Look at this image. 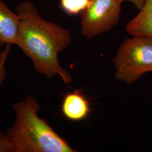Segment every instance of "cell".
Segmentation results:
<instances>
[{
  "label": "cell",
  "mask_w": 152,
  "mask_h": 152,
  "mask_svg": "<svg viewBox=\"0 0 152 152\" xmlns=\"http://www.w3.org/2000/svg\"><path fill=\"white\" fill-rule=\"evenodd\" d=\"M16 12L20 20L16 45L31 60L35 71L48 79L59 76L66 84L71 83L72 76L58 60V54L72 42L70 31L44 20L29 1L18 4Z\"/></svg>",
  "instance_id": "cell-1"
},
{
  "label": "cell",
  "mask_w": 152,
  "mask_h": 152,
  "mask_svg": "<svg viewBox=\"0 0 152 152\" xmlns=\"http://www.w3.org/2000/svg\"><path fill=\"white\" fill-rule=\"evenodd\" d=\"M15 117L6 131L13 152H76L48 122L38 116L40 106L32 95L12 105Z\"/></svg>",
  "instance_id": "cell-2"
},
{
  "label": "cell",
  "mask_w": 152,
  "mask_h": 152,
  "mask_svg": "<svg viewBox=\"0 0 152 152\" xmlns=\"http://www.w3.org/2000/svg\"><path fill=\"white\" fill-rule=\"evenodd\" d=\"M132 36L125 39L113 59L115 78L129 85L152 72V37Z\"/></svg>",
  "instance_id": "cell-3"
},
{
  "label": "cell",
  "mask_w": 152,
  "mask_h": 152,
  "mask_svg": "<svg viewBox=\"0 0 152 152\" xmlns=\"http://www.w3.org/2000/svg\"><path fill=\"white\" fill-rule=\"evenodd\" d=\"M121 4L119 0H91L80 14L82 36L91 39L113 29L120 21Z\"/></svg>",
  "instance_id": "cell-4"
},
{
  "label": "cell",
  "mask_w": 152,
  "mask_h": 152,
  "mask_svg": "<svg viewBox=\"0 0 152 152\" xmlns=\"http://www.w3.org/2000/svg\"><path fill=\"white\" fill-rule=\"evenodd\" d=\"M20 17L0 0V48L16 45L20 28Z\"/></svg>",
  "instance_id": "cell-5"
},
{
  "label": "cell",
  "mask_w": 152,
  "mask_h": 152,
  "mask_svg": "<svg viewBox=\"0 0 152 152\" xmlns=\"http://www.w3.org/2000/svg\"><path fill=\"white\" fill-rule=\"evenodd\" d=\"M61 110L68 120L79 121L87 118L90 109L85 98L80 92L75 91L65 95L61 105Z\"/></svg>",
  "instance_id": "cell-6"
},
{
  "label": "cell",
  "mask_w": 152,
  "mask_h": 152,
  "mask_svg": "<svg viewBox=\"0 0 152 152\" xmlns=\"http://www.w3.org/2000/svg\"><path fill=\"white\" fill-rule=\"evenodd\" d=\"M132 36L152 37V0H145L140 12L126 26Z\"/></svg>",
  "instance_id": "cell-7"
},
{
  "label": "cell",
  "mask_w": 152,
  "mask_h": 152,
  "mask_svg": "<svg viewBox=\"0 0 152 152\" xmlns=\"http://www.w3.org/2000/svg\"><path fill=\"white\" fill-rule=\"evenodd\" d=\"M91 0H59L60 8L70 16L76 15L84 11Z\"/></svg>",
  "instance_id": "cell-8"
},
{
  "label": "cell",
  "mask_w": 152,
  "mask_h": 152,
  "mask_svg": "<svg viewBox=\"0 0 152 152\" xmlns=\"http://www.w3.org/2000/svg\"><path fill=\"white\" fill-rule=\"evenodd\" d=\"M11 49V45H6L5 48L0 52V87L5 80L7 74L6 62Z\"/></svg>",
  "instance_id": "cell-9"
},
{
  "label": "cell",
  "mask_w": 152,
  "mask_h": 152,
  "mask_svg": "<svg viewBox=\"0 0 152 152\" xmlns=\"http://www.w3.org/2000/svg\"><path fill=\"white\" fill-rule=\"evenodd\" d=\"M0 152H13V148L6 132L0 131Z\"/></svg>",
  "instance_id": "cell-10"
},
{
  "label": "cell",
  "mask_w": 152,
  "mask_h": 152,
  "mask_svg": "<svg viewBox=\"0 0 152 152\" xmlns=\"http://www.w3.org/2000/svg\"><path fill=\"white\" fill-rule=\"evenodd\" d=\"M119 1L121 3L125 2V1L130 2L133 5H134L136 8L139 10L142 8V6L144 5V4L145 1V0H119Z\"/></svg>",
  "instance_id": "cell-11"
}]
</instances>
